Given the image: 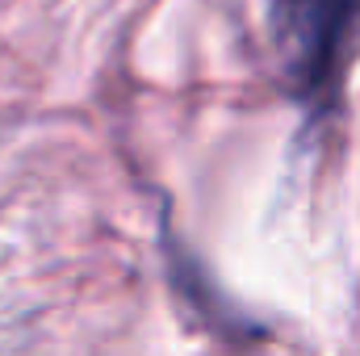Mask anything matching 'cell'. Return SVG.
I'll return each mask as SVG.
<instances>
[{"mask_svg": "<svg viewBox=\"0 0 360 356\" xmlns=\"http://www.w3.org/2000/svg\"><path fill=\"white\" fill-rule=\"evenodd\" d=\"M360 0H269L281 72L297 96H319L340 72Z\"/></svg>", "mask_w": 360, "mask_h": 356, "instance_id": "cell-1", "label": "cell"}]
</instances>
